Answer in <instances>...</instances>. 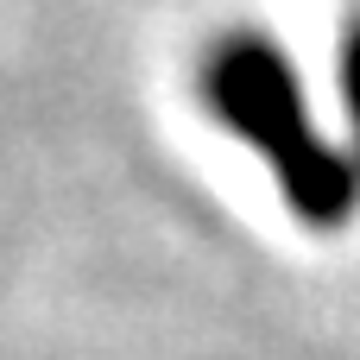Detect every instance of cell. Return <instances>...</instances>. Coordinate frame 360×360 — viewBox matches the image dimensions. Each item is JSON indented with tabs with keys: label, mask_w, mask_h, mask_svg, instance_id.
Instances as JSON below:
<instances>
[{
	"label": "cell",
	"mask_w": 360,
	"mask_h": 360,
	"mask_svg": "<svg viewBox=\"0 0 360 360\" xmlns=\"http://www.w3.org/2000/svg\"><path fill=\"white\" fill-rule=\"evenodd\" d=\"M202 101L209 114L247 139L266 171L285 190V209L304 228H348L360 209V165L348 152H335L316 127H310V101L304 82L291 70V57L259 38V32H234L209 51L202 63Z\"/></svg>",
	"instance_id": "6da1fadb"
},
{
	"label": "cell",
	"mask_w": 360,
	"mask_h": 360,
	"mask_svg": "<svg viewBox=\"0 0 360 360\" xmlns=\"http://www.w3.org/2000/svg\"><path fill=\"white\" fill-rule=\"evenodd\" d=\"M342 101H348V127H354V146H360V19L342 38Z\"/></svg>",
	"instance_id": "7a4b0ae2"
}]
</instances>
